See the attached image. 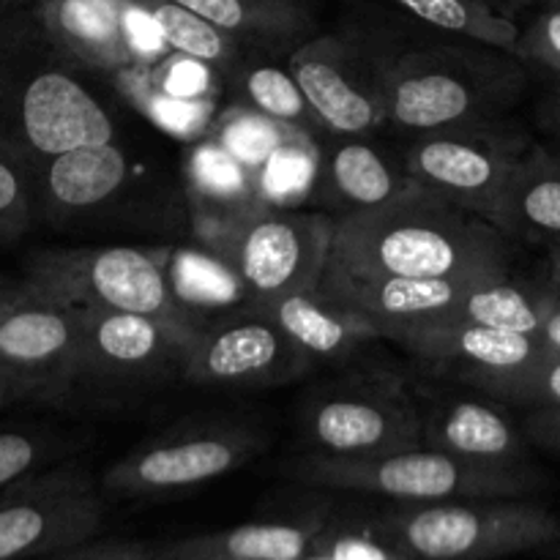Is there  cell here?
<instances>
[{
  "label": "cell",
  "mask_w": 560,
  "mask_h": 560,
  "mask_svg": "<svg viewBox=\"0 0 560 560\" xmlns=\"http://www.w3.org/2000/svg\"><path fill=\"white\" fill-rule=\"evenodd\" d=\"M509 268L512 246L495 224L416 186L386 206L334 219L326 271L448 279Z\"/></svg>",
  "instance_id": "1"
},
{
  "label": "cell",
  "mask_w": 560,
  "mask_h": 560,
  "mask_svg": "<svg viewBox=\"0 0 560 560\" xmlns=\"http://www.w3.org/2000/svg\"><path fill=\"white\" fill-rule=\"evenodd\" d=\"M85 66L55 47L36 14L0 9V142L33 170L47 159L118 140Z\"/></svg>",
  "instance_id": "2"
},
{
  "label": "cell",
  "mask_w": 560,
  "mask_h": 560,
  "mask_svg": "<svg viewBox=\"0 0 560 560\" xmlns=\"http://www.w3.org/2000/svg\"><path fill=\"white\" fill-rule=\"evenodd\" d=\"M386 124L410 135L503 124L525 88L523 60L481 44L377 47Z\"/></svg>",
  "instance_id": "3"
},
{
  "label": "cell",
  "mask_w": 560,
  "mask_h": 560,
  "mask_svg": "<svg viewBox=\"0 0 560 560\" xmlns=\"http://www.w3.org/2000/svg\"><path fill=\"white\" fill-rule=\"evenodd\" d=\"M288 476L306 487L364 492L397 503L528 498L547 481L534 465L468 463L427 446L381 457H328L306 452L288 465Z\"/></svg>",
  "instance_id": "4"
},
{
  "label": "cell",
  "mask_w": 560,
  "mask_h": 560,
  "mask_svg": "<svg viewBox=\"0 0 560 560\" xmlns=\"http://www.w3.org/2000/svg\"><path fill=\"white\" fill-rule=\"evenodd\" d=\"M377 528L410 560H501L560 541V514L525 498L399 503Z\"/></svg>",
  "instance_id": "5"
},
{
  "label": "cell",
  "mask_w": 560,
  "mask_h": 560,
  "mask_svg": "<svg viewBox=\"0 0 560 560\" xmlns=\"http://www.w3.org/2000/svg\"><path fill=\"white\" fill-rule=\"evenodd\" d=\"M22 284L82 310L135 312L175 326H200L180 306L162 252L142 246H52L25 260Z\"/></svg>",
  "instance_id": "6"
},
{
  "label": "cell",
  "mask_w": 560,
  "mask_h": 560,
  "mask_svg": "<svg viewBox=\"0 0 560 560\" xmlns=\"http://www.w3.org/2000/svg\"><path fill=\"white\" fill-rule=\"evenodd\" d=\"M80 350L63 405H118L184 375V355L197 326L151 315L82 310Z\"/></svg>",
  "instance_id": "7"
},
{
  "label": "cell",
  "mask_w": 560,
  "mask_h": 560,
  "mask_svg": "<svg viewBox=\"0 0 560 560\" xmlns=\"http://www.w3.org/2000/svg\"><path fill=\"white\" fill-rule=\"evenodd\" d=\"M200 238L228 266L246 301L266 304L295 290L317 288L331 255L334 219L257 202Z\"/></svg>",
  "instance_id": "8"
},
{
  "label": "cell",
  "mask_w": 560,
  "mask_h": 560,
  "mask_svg": "<svg viewBox=\"0 0 560 560\" xmlns=\"http://www.w3.org/2000/svg\"><path fill=\"white\" fill-rule=\"evenodd\" d=\"M301 438L312 454L381 457L421 446L419 405L399 377L353 372L315 386L301 405Z\"/></svg>",
  "instance_id": "9"
},
{
  "label": "cell",
  "mask_w": 560,
  "mask_h": 560,
  "mask_svg": "<svg viewBox=\"0 0 560 560\" xmlns=\"http://www.w3.org/2000/svg\"><path fill=\"white\" fill-rule=\"evenodd\" d=\"M107 506L80 463L38 470L0 492V560L47 558L96 539Z\"/></svg>",
  "instance_id": "10"
},
{
  "label": "cell",
  "mask_w": 560,
  "mask_h": 560,
  "mask_svg": "<svg viewBox=\"0 0 560 560\" xmlns=\"http://www.w3.org/2000/svg\"><path fill=\"white\" fill-rule=\"evenodd\" d=\"M262 448L260 432L230 421H189L109 465L102 490L115 498H162L233 474Z\"/></svg>",
  "instance_id": "11"
},
{
  "label": "cell",
  "mask_w": 560,
  "mask_h": 560,
  "mask_svg": "<svg viewBox=\"0 0 560 560\" xmlns=\"http://www.w3.org/2000/svg\"><path fill=\"white\" fill-rule=\"evenodd\" d=\"M530 142L512 126H465L413 135L399 162L413 184L490 222Z\"/></svg>",
  "instance_id": "12"
},
{
  "label": "cell",
  "mask_w": 560,
  "mask_h": 560,
  "mask_svg": "<svg viewBox=\"0 0 560 560\" xmlns=\"http://www.w3.org/2000/svg\"><path fill=\"white\" fill-rule=\"evenodd\" d=\"M77 306L11 284L0 312V381L22 399L63 405L80 350Z\"/></svg>",
  "instance_id": "13"
},
{
  "label": "cell",
  "mask_w": 560,
  "mask_h": 560,
  "mask_svg": "<svg viewBox=\"0 0 560 560\" xmlns=\"http://www.w3.org/2000/svg\"><path fill=\"white\" fill-rule=\"evenodd\" d=\"M288 71L328 135L366 137L386 126L375 44L345 33L310 36L290 49Z\"/></svg>",
  "instance_id": "14"
},
{
  "label": "cell",
  "mask_w": 560,
  "mask_h": 560,
  "mask_svg": "<svg viewBox=\"0 0 560 560\" xmlns=\"http://www.w3.org/2000/svg\"><path fill=\"white\" fill-rule=\"evenodd\" d=\"M310 359L255 304L197 326L180 381L202 388H266L299 377Z\"/></svg>",
  "instance_id": "15"
},
{
  "label": "cell",
  "mask_w": 560,
  "mask_h": 560,
  "mask_svg": "<svg viewBox=\"0 0 560 560\" xmlns=\"http://www.w3.org/2000/svg\"><path fill=\"white\" fill-rule=\"evenodd\" d=\"M386 339L419 355L432 370L457 377L474 392L528 370L545 355L534 334L498 331L459 320L410 323L394 328Z\"/></svg>",
  "instance_id": "16"
},
{
  "label": "cell",
  "mask_w": 560,
  "mask_h": 560,
  "mask_svg": "<svg viewBox=\"0 0 560 560\" xmlns=\"http://www.w3.org/2000/svg\"><path fill=\"white\" fill-rule=\"evenodd\" d=\"M140 178L137 159L113 140L74 148L38 164L33 170V191L44 217L55 224H69L107 211L109 202L137 191Z\"/></svg>",
  "instance_id": "17"
},
{
  "label": "cell",
  "mask_w": 560,
  "mask_h": 560,
  "mask_svg": "<svg viewBox=\"0 0 560 560\" xmlns=\"http://www.w3.org/2000/svg\"><path fill=\"white\" fill-rule=\"evenodd\" d=\"M421 446L485 465H534L530 441L512 421L503 402L476 394H435L416 399Z\"/></svg>",
  "instance_id": "18"
},
{
  "label": "cell",
  "mask_w": 560,
  "mask_h": 560,
  "mask_svg": "<svg viewBox=\"0 0 560 560\" xmlns=\"http://www.w3.org/2000/svg\"><path fill=\"white\" fill-rule=\"evenodd\" d=\"M33 14L55 47L88 71L126 74L145 66L124 0H33Z\"/></svg>",
  "instance_id": "19"
},
{
  "label": "cell",
  "mask_w": 560,
  "mask_h": 560,
  "mask_svg": "<svg viewBox=\"0 0 560 560\" xmlns=\"http://www.w3.org/2000/svg\"><path fill=\"white\" fill-rule=\"evenodd\" d=\"M288 334L295 348L315 361H348L372 342L383 339L370 323L355 312L334 304L317 288L295 290L279 299L255 304Z\"/></svg>",
  "instance_id": "20"
},
{
  "label": "cell",
  "mask_w": 560,
  "mask_h": 560,
  "mask_svg": "<svg viewBox=\"0 0 560 560\" xmlns=\"http://www.w3.org/2000/svg\"><path fill=\"white\" fill-rule=\"evenodd\" d=\"M326 525L328 517L320 512L260 520L173 541L159 550V556L191 560H304L315 550Z\"/></svg>",
  "instance_id": "21"
},
{
  "label": "cell",
  "mask_w": 560,
  "mask_h": 560,
  "mask_svg": "<svg viewBox=\"0 0 560 560\" xmlns=\"http://www.w3.org/2000/svg\"><path fill=\"white\" fill-rule=\"evenodd\" d=\"M320 170L339 217L381 208L419 186L408 178L399 159L388 156V151L366 137H339L323 153Z\"/></svg>",
  "instance_id": "22"
},
{
  "label": "cell",
  "mask_w": 560,
  "mask_h": 560,
  "mask_svg": "<svg viewBox=\"0 0 560 560\" xmlns=\"http://www.w3.org/2000/svg\"><path fill=\"white\" fill-rule=\"evenodd\" d=\"M490 224L506 238L560 244V156L545 145L525 148Z\"/></svg>",
  "instance_id": "23"
},
{
  "label": "cell",
  "mask_w": 560,
  "mask_h": 560,
  "mask_svg": "<svg viewBox=\"0 0 560 560\" xmlns=\"http://www.w3.org/2000/svg\"><path fill=\"white\" fill-rule=\"evenodd\" d=\"M558 295L560 284L552 279L550 282H530V279L512 277V268H509V271L481 277L479 282L465 290L463 299L452 310L430 317V320H459L498 328V331L536 334Z\"/></svg>",
  "instance_id": "24"
},
{
  "label": "cell",
  "mask_w": 560,
  "mask_h": 560,
  "mask_svg": "<svg viewBox=\"0 0 560 560\" xmlns=\"http://www.w3.org/2000/svg\"><path fill=\"white\" fill-rule=\"evenodd\" d=\"M235 42L260 49H293L312 33V14L301 0H178Z\"/></svg>",
  "instance_id": "25"
},
{
  "label": "cell",
  "mask_w": 560,
  "mask_h": 560,
  "mask_svg": "<svg viewBox=\"0 0 560 560\" xmlns=\"http://www.w3.org/2000/svg\"><path fill=\"white\" fill-rule=\"evenodd\" d=\"M126 3L135 5L156 27L162 42L173 52L200 60L222 74H230L235 66L244 63V44L213 27L178 0H126Z\"/></svg>",
  "instance_id": "26"
},
{
  "label": "cell",
  "mask_w": 560,
  "mask_h": 560,
  "mask_svg": "<svg viewBox=\"0 0 560 560\" xmlns=\"http://www.w3.org/2000/svg\"><path fill=\"white\" fill-rule=\"evenodd\" d=\"M402 11L424 25L470 44L514 55L520 25L498 14L487 0H394Z\"/></svg>",
  "instance_id": "27"
},
{
  "label": "cell",
  "mask_w": 560,
  "mask_h": 560,
  "mask_svg": "<svg viewBox=\"0 0 560 560\" xmlns=\"http://www.w3.org/2000/svg\"><path fill=\"white\" fill-rule=\"evenodd\" d=\"M238 71V96L246 107H252L255 113L266 115V118L277 120L279 126H288V129L301 131V135H315L323 131V126L317 124L315 113L306 104L304 93L295 85L293 74L288 71V66H273V63H238L230 74Z\"/></svg>",
  "instance_id": "28"
},
{
  "label": "cell",
  "mask_w": 560,
  "mask_h": 560,
  "mask_svg": "<svg viewBox=\"0 0 560 560\" xmlns=\"http://www.w3.org/2000/svg\"><path fill=\"white\" fill-rule=\"evenodd\" d=\"M36 219L33 173L9 145L0 142V244H14Z\"/></svg>",
  "instance_id": "29"
},
{
  "label": "cell",
  "mask_w": 560,
  "mask_h": 560,
  "mask_svg": "<svg viewBox=\"0 0 560 560\" xmlns=\"http://www.w3.org/2000/svg\"><path fill=\"white\" fill-rule=\"evenodd\" d=\"M481 394L503 405L523 408H560V355H541L523 372L481 388Z\"/></svg>",
  "instance_id": "30"
},
{
  "label": "cell",
  "mask_w": 560,
  "mask_h": 560,
  "mask_svg": "<svg viewBox=\"0 0 560 560\" xmlns=\"http://www.w3.org/2000/svg\"><path fill=\"white\" fill-rule=\"evenodd\" d=\"M58 452L60 443L47 430H0V492L47 468Z\"/></svg>",
  "instance_id": "31"
},
{
  "label": "cell",
  "mask_w": 560,
  "mask_h": 560,
  "mask_svg": "<svg viewBox=\"0 0 560 560\" xmlns=\"http://www.w3.org/2000/svg\"><path fill=\"white\" fill-rule=\"evenodd\" d=\"M514 58L545 66L560 74V0L541 5L534 20L520 31Z\"/></svg>",
  "instance_id": "32"
},
{
  "label": "cell",
  "mask_w": 560,
  "mask_h": 560,
  "mask_svg": "<svg viewBox=\"0 0 560 560\" xmlns=\"http://www.w3.org/2000/svg\"><path fill=\"white\" fill-rule=\"evenodd\" d=\"M315 550L328 560H410L383 536L381 528L370 534V530H337L326 525Z\"/></svg>",
  "instance_id": "33"
},
{
  "label": "cell",
  "mask_w": 560,
  "mask_h": 560,
  "mask_svg": "<svg viewBox=\"0 0 560 560\" xmlns=\"http://www.w3.org/2000/svg\"><path fill=\"white\" fill-rule=\"evenodd\" d=\"M523 432L530 446H539L545 452L560 457V408H528Z\"/></svg>",
  "instance_id": "34"
},
{
  "label": "cell",
  "mask_w": 560,
  "mask_h": 560,
  "mask_svg": "<svg viewBox=\"0 0 560 560\" xmlns=\"http://www.w3.org/2000/svg\"><path fill=\"white\" fill-rule=\"evenodd\" d=\"M536 342H539L541 353L547 355H560V295L552 304V310L547 312L545 323L539 326V331L534 334Z\"/></svg>",
  "instance_id": "35"
},
{
  "label": "cell",
  "mask_w": 560,
  "mask_h": 560,
  "mask_svg": "<svg viewBox=\"0 0 560 560\" xmlns=\"http://www.w3.org/2000/svg\"><path fill=\"white\" fill-rule=\"evenodd\" d=\"M98 560H162V558H159V552H151L142 545H131V541H102Z\"/></svg>",
  "instance_id": "36"
},
{
  "label": "cell",
  "mask_w": 560,
  "mask_h": 560,
  "mask_svg": "<svg viewBox=\"0 0 560 560\" xmlns=\"http://www.w3.org/2000/svg\"><path fill=\"white\" fill-rule=\"evenodd\" d=\"M487 3H490L492 9L498 11V14H503V16H509V20H514V16H517L520 11L541 9V5L558 3V0H487Z\"/></svg>",
  "instance_id": "37"
},
{
  "label": "cell",
  "mask_w": 560,
  "mask_h": 560,
  "mask_svg": "<svg viewBox=\"0 0 560 560\" xmlns=\"http://www.w3.org/2000/svg\"><path fill=\"white\" fill-rule=\"evenodd\" d=\"M541 118H545L547 129L560 140V82L550 91V96L541 104Z\"/></svg>",
  "instance_id": "38"
},
{
  "label": "cell",
  "mask_w": 560,
  "mask_h": 560,
  "mask_svg": "<svg viewBox=\"0 0 560 560\" xmlns=\"http://www.w3.org/2000/svg\"><path fill=\"white\" fill-rule=\"evenodd\" d=\"M98 552H102V541L98 545H82V547H74V550H66V552H58L55 558L49 560H98Z\"/></svg>",
  "instance_id": "39"
},
{
  "label": "cell",
  "mask_w": 560,
  "mask_h": 560,
  "mask_svg": "<svg viewBox=\"0 0 560 560\" xmlns=\"http://www.w3.org/2000/svg\"><path fill=\"white\" fill-rule=\"evenodd\" d=\"M550 273H552V282L560 284V244L550 246Z\"/></svg>",
  "instance_id": "40"
},
{
  "label": "cell",
  "mask_w": 560,
  "mask_h": 560,
  "mask_svg": "<svg viewBox=\"0 0 560 560\" xmlns=\"http://www.w3.org/2000/svg\"><path fill=\"white\" fill-rule=\"evenodd\" d=\"M14 402H20V397H16V394L11 392L3 381H0V408H5V405H14Z\"/></svg>",
  "instance_id": "41"
},
{
  "label": "cell",
  "mask_w": 560,
  "mask_h": 560,
  "mask_svg": "<svg viewBox=\"0 0 560 560\" xmlns=\"http://www.w3.org/2000/svg\"><path fill=\"white\" fill-rule=\"evenodd\" d=\"M33 0H0V9H22V5H31Z\"/></svg>",
  "instance_id": "42"
},
{
  "label": "cell",
  "mask_w": 560,
  "mask_h": 560,
  "mask_svg": "<svg viewBox=\"0 0 560 560\" xmlns=\"http://www.w3.org/2000/svg\"><path fill=\"white\" fill-rule=\"evenodd\" d=\"M9 288H11V284L0 282V312H3V304H5V295H9Z\"/></svg>",
  "instance_id": "43"
},
{
  "label": "cell",
  "mask_w": 560,
  "mask_h": 560,
  "mask_svg": "<svg viewBox=\"0 0 560 560\" xmlns=\"http://www.w3.org/2000/svg\"><path fill=\"white\" fill-rule=\"evenodd\" d=\"M547 556H552V558H558L560 560V541H556V545H552V547H547Z\"/></svg>",
  "instance_id": "44"
},
{
  "label": "cell",
  "mask_w": 560,
  "mask_h": 560,
  "mask_svg": "<svg viewBox=\"0 0 560 560\" xmlns=\"http://www.w3.org/2000/svg\"><path fill=\"white\" fill-rule=\"evenodd\" d=\"M304 560H328V558H326V556H323V552H317V550H312V552H310V556H306V558H304Z\"/></svg>",
  "instance_id": "45"
},
{
  "label": "cell",
  "mask_w": 560,
  "mask_h": 560,
  "mask_svg": "<svg viewBox=\"0 0 560 560\" xmlns=\"http://www.w3.org/2000/svg\"><path fill=\"white\" fill-rule=\"evenodd\" d=\"M162 560H191V558H164V556H159Z\"/></svg>",
  "instance_id": "46"
}]
</instances>
